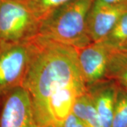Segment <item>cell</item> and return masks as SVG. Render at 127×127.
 I'll return each instance as SVG.
<instances>
[{
  "label": "cell",
  "instance_id": "6da1fadb",
  "mask_svg": "<svg viewBox=\"0 0 127 127\" xmlns=\"http://www.w3.org/2000/svg\"><path fill=\"white\" fill-rule=\"evenodd\" d=\"M32 55L24 86L31 97L38 127L52 124L49 100L73 86H86L76 49L37 35L31 41Z\"/></svg>",
  "mask_w": 127,
  "mask_h": 127
},
{
  "label": "cell",
  "instance_id": "7a4b0ae2",
  "mask_svg": "<svg viewBox=\"0 0 127 127\" xmlns=\"http://www.w3.org/2000/svg\"><path fill=\"white\" fill-rule=\"evenodd\" d=\"M95 0H71L52 11L40 21L38 35L76 49L92 42L87 18Z\"/></svg>",
  "mask_w": 127,
  "mask_h": 127
},
{
  "label": "cell",
  "instance_id": "3957f363",
  "mask_svg": "<svg viewBox=\"0 0 127 127\" xmlns=\"http://www.w3.org/2000/svg\"><path fill=\"white\" fill-rule=\"evenodd\" d=\"M40 25L24 0H0V50L32 40Z\"/></svg>",
  "mask_w": 127,
  "mask_h": 127
},
{
  "label": "cell",
  "instance_id": "277c9868",
  "mask_svg": "<svg viewBox=\"0 0 127 127\" xmlns=\"http://www.w3.org/2000/svg\"><path fill=\"white\" fill-rule=\"evenodd\" d=\"M31 41L0 50V98L23 86L31 58Z\"/></svg>",
  "mask_w": 127,
  "mask_h": 127
},
{
  "label": "cell",
  "instance_id": "5b68a950",
  "mask_svg": "<svg viewBox=\"0 0 127 127\" xmlns=\"http://www.w3.org/2000/svg\"><path fill=\"white\" fill-rule=\"evenodd\" d=\"M0 127H38L31 97L23 86L0 98Z\"/></svg>",
  "mask_w": 127,
  "mask_h": 127
},
{
  "label": "cell",
  "instance_id": "8992f818",
  "mask_svg": "<svg viewBox=\"0 0 127 127\" xmlns=\"http://www.w3.org/2000/svg\"><path fill=\"white\" fill-rule=\"evenodd\" d=\"M113 50L103 41L92 42L76 49L78 66L86 86L106 78L109 57Z\"/></svg>",
  "mask_w": 127,
  "mask_h": 127
},
{
  "label": "cell",
  "instance_id": "52a82bcc",
  "mask_svg": "<svg viewBox=\"0 0 127 127\" xmlns=\"http://www.w3.org/2000/svg\"><path fill=\"white\" fill-rule=\"evenodd\" d=\"M127 11V5L103 4L95 0L87 18V31L91 40H103Z\"/></svg>",
  "mask_w": 127,
  "mask_h": 127
},
{
  "label": "cell",
  "instance_id": "ba28073f",
  "mask_svg": "<svg viewBox=\"0 0 127 127\" xmlns=\"http://www.w3.org/2000/svg\"><path fill=\"white\" fill-rule=\"evenodd\" d=\"M118 84L109 78H104L86 86L100 118L102 127H111Z\"/></svg>",
  "mask_w": 127,
  "mask_h": 127
},
{
  "label": "cell",
  "instance_id": "9c48e42d",
  "mask_svg": "<svg viewBox=\"0 0 127 127\" xmlns=\"http://www.w3.org/2000/svg\"><path fill=\"white\" fill-rule=\"evenodd\" d=\"M71 113L83 123L85 127H102L97 112L87 92L76 99Z\"/></svg>",
  "mask_w": 127,
  "mask_h": 127
},
{
  "label": "cell",
  "instance_id": "30bf717a",
  "mask_svg": "<svg viewBox=\"0 0 127 127\" xmlns=\"http://www.w3.org/2000/svg\"><path fill=\"white\" fill-rule=\"evenodd\" d=\"M106 78L116 82L127 89V54L121 50H113L109 57Z\"/></svg>",
  "mask_w": 127,
  "mask_h": 127
},
{
  "label": "cell",
  "instance_id": "8fae6325",
  "mask_svg": "<svg viewBox=\"0 0 127 127\" xmlns=\"http://www.w3.org/2000/svg\"><path fill=\"white\" fill-rule=\"evenodd\" d=\"M104 43L114 50H118L120 46L127 41V11L122 15L103 40Z\"/></svg>",
  "mask_w": 127,
  "mask_h": 127
},
{
  "label": "cell",
  "instance_id": "7c38bea8",
  "mask_svg": "<svg viewBox=\"0 0 127 127\" xmlns=\"http://www.w3.org/2000/svg\"><path fill=\"white\" fill-rule=\"evenodd\" d=\"M111 127H127V89L119 85Z\"/></svg>",
  "mask_w": 127,
  "mask_h": 127
},
{
  "label": "cell",
  "instance_id": "4fadbf2b",
  "mask_svg": "<svg viewBox=\"0 0 127 127\" xmlns=\"http://www.w3.org/2000/svg\"><path fill=\"white\" fill-rule=\"evenodd\" d=\"M40 21L57 8L71 0H24Z\"/></svg>",
  "mask_w": 127,
  "mask_h": 127
},
{
  "label": "cell",
  "instance_id": "5bb4252c",
  "mask_svg": "<svg viewBox=\"0 0 127 127\" xmlns=\"http://www.w3.org/2000/svg\"><path fill=\"white\" fill-rule=\"evenodd\" d=\"M62 127H85L83 123L73 114L71 113L63 123Z\"/></svg>",
  "mask_w": 127,
  "mask_h": 127
},
{
  "label": "cell",
  "instance_id": "9a60e30c",
  "mask_svg": "<svg viewBox=\"0 0 127 127\" xmlns=\"http://www.w3.org/2000/svg\"><path fill=\"white\" fill-rule=\"evenodd\" d=\"M96 1L107 5H127V0H95Z\"/></svg>",
  "mask_w": 127,
  "mask_h": 127
},
{
  "label": "cell",
  "instance_id": "2e32d148",
  "mask_svg": "<svg viewBox=\"0 0 127 127\" xmlns=\"http://www.w3.org/2000/svg\"><path fill=\"white\" fill-rule=\"evenodd\" d=\"M118 50H121V51H122V52L127 54V41L125 42L123 45L120 46V47L119 48Z\"/></svg>",
  "mask_w": 127,
  "mask_h": 127
},
{
  "label": "cell",
  "instance_id": "e0dca14e",
  "mask_svg": "<svg viewBox=\"0 0 127 127\" xmlns=\"http://www.w3.org/2000/svg\"><path fill=\"white\" fill-rule=\"evenodd\" d=\"M56 127L53 124H47V125H45V126H42V127Z\"/></svg>",
  "mask_w": 127,
  "mask_h": 127
}]
</instances>
